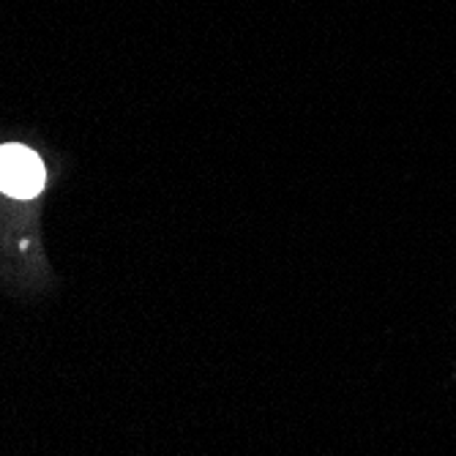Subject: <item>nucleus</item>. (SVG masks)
<instances>
[{"instance_id":"1","label":"nucleus","mask_w":456,"mask_h":456,"mask_svg":"<svg viewBox=\"0 0 456 456\" xmlns=\"http://www.w3.org/2000/svg\"><path fill=\"white\" fill-rule=\"evenodd\" d=\"M45 164L25 145H4L0 148V191L30 200L45 189Z\"/></svg>"}]
</instances>
